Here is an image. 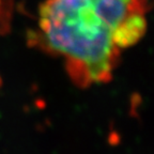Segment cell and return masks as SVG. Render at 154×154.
<instances>
[{
  "label": "cell",
  "instance_id": "obj_1",
  "mask_svg": "<svg viewBox=\"0 0 154 154\" xmlns=\"http://www.w3.org/2000/svg\"><path fill=\"white\" fill-rule=\"evenodd\" d=\"M148 10V0H45L38 38L77 87L106 84L146 34Z\"/></svg>",
  "mask_w": 154,
  "mask_h": 154
}]
</instances>
